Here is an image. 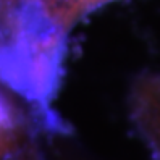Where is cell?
<instances>
[{
  "label": "cell",
  "instance_id": "1",
  "mask_svg": "<svg viewBox=\"0 0 160 160\" xmlns=\"http://www.w3.org/2000/svg\"><path fill=\"white\" fill-rule=\"evenodd\" d=\"M129 120L154 160H160V71H142L128 94Z\"/></svg>",
  "mask_w": 160,
  "mask_h": 160
},
{
  "label": "cell",
  "instance_id": "2",
  "mask_svg": "<svg viewBox=\"0 0 160 160\" xmlns=\"http://www.w3.org/2000/svg\"><path fill=\"white\" fill-rule=\"evenodd\" d=\"M37 20L60 45L67 47L71 31L99 8L118 0H28Z\"/></svg>",
  "mask_w": 160,
  "mask_h": 160
},
{
  "label": "cell",
  "instance_id": "3",
  "mask_svg": "<svg viewBox=\"0 0 160 160\" xmlns=\"http://www.w3.org/2000/svg\"><path fill=\"white\" fill-rule=\"evenodd\" d=\"M2 160H44V158H42L41 149L37 146V141H36V142L28 144L26 147L16 150V152H13L12 155H8Z\"/></svg>",
  "mask_w": 160,
  "mask_h": 160
}]
</instances>
